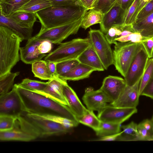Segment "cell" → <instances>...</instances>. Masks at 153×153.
<instances>
[{"label": "cell", "mask_w": 153, "mask_h": 153, "mask_svg": "<svg viewBox=\"0 0 153 153\" xmlns=\"http://www.w3.org/2000/svg\"><path fill=\"white\" fill-rule=\"evenodd\" d=\"M3 0H0V1H3Z\"/></svg>", "instance_id": "obj_54"}, {"label": "cell", "mask_w": 153, "mask_h": 153, "mask_svg": "<svg viewBox=\"0 0 153 153\" xmlns=\"http://www.w3.org/2000/svg\"><path fill=\"white\" fill-rule=\"evenodd\" d=\"M140 95L149 97L153 99V77L145 86Z\"/></svg>", "instance_id": "obj_46"}, {"label": "cell", "mask_w": 153, "mask_h": 153, "mask_svg": "<svg viewBox=\"0 0 153 153\" xmlns=\"http://www.w3.org/2000/svg\"><path fill=\"white\" fill-rule=\"evenodd\" d=\"M139 1V0H135L126 11L124 25H129L130 19L137 7Z\"/></svg>", "instance_id": "obj_44"}, {"label": "cell", "mask_w": 153, "mask_h": 153, "mask_svg": "<svg viewBox=\"0 0 153 153\" xmlns=\"http://www.w3.org/2000/svg\"><path fill=\"white\" fill-rule=\"evenodd\" d=\"M97 0H78L84 7L88 9L92 8V7Z\"/></svg>", "instance_id": "obj_52"}, {"label": "cell", "mask_w": 153, "mask_h": 153, "mask_svg": "<svg viewBox=\"0 0 153 153\" xmlns=\"http://www.w3.org/2000/svg\"><path fill=\"white\" fill-rule=\"evenodd\" d=\"M77 119L79 123L90 127L95 131L99 128L101 122L94 111L88 109L83 115L77 118Z\"/></svg>", "instance_id": "obj_31"}, {"label": "cell", "mask_w": 153, "mask_h": 153, "mask_svg": "<svg viewBox=\"0 0 153 153\" xmlns=\"http://www.w3.org/2000/svg\"><path fill=\"white\" fill-rule=\"evenodd\" d=\"M83 16L74 22L61 26L47 29L41 28L34 36L40 40H47L53 44H59L70 36L78 32L81 27Z\"/></svg>", "instance_id": "obj_6"}, {"label": "cell", "mask_w": 153, "mask_h": 153, "mask_svg": "<svg viewBox=\"0 0 153 153\" xmlns=\"http://www.w3.org/2000/svg\"><path fill=\"white\" fill-rule=\"evenodd\" d=\"M153 13V0L148 2L137 15L134 22H137Z\"/></svg>", "instance_id": "obj_42"}, {"label": "cell", "mask_w": 153, "mask_h": 153, "mask_svg": "<svg viewBox=\"0 0 153 153\" xmlns=\"http://www.w3.org/2000/svg\"><path fill=\"white\" fill-rule=\"evenodd\" d=\"M40 116L61 124L70 129L77 126L79 123L77 122L59 116L45 115Z\"/></svg>", "instance_id": "obj_37"}, {"label": "cell", "mask_w": 153, "mask_h": 153, "mask_svg": "<svg viewBox=\"0 0 153 153\" xmlns=\"http://www.w3.org/2000/svg\"><path fill=\"white\" fill-rule=\"evenodd\" d=\"M7 16L12 19L21 27L33 30L37 18L35 13L29 12H15Z\"/></svg>", "instance_id": "obj_23"}, {"label": "cell", "mask_w": 153, "mask_h": 153, "mask_svg": "<svg viewBox=\"0 0 153 153\" xmlns=\"http://www.w3.org/2000/svg\"><path fill=\"white\" fill-rule=\"evenodd\" d=\"M139 43L118 42L115 44L113 51V64L116 70L124 77L136 54Z\"/></svg>", "instance_id": "obj_7"}, {"label": "cell", "mask_w": 153, "mask_h": 153, "mask_svg": "<svg viewBox=\"0 0 153 153\" xmlns=\"http://www.w3.org/2000/svg\"><path fill=\"white\" fill-rule=\"evenodd\" d=\"M126 86L124 79L109 75L104 79L100 88L107 96L109 102L111 103L118 99Z\"/></svg>", "instance_id": "obj_13"}, {"label": "cell", "mask_w": 153, "mask_h": 153, "mask_svg": "<svg viewBox=\"0 0 153 153\" xmlns=\"http://www.w3.org/2000/svg\"><path fill=\"white\" fill-rule=\"evenodd\" d=\"M39 137L36 128L22 114L17 117L11 129L0 131L1 141H29Z\"/></svg>", "instance_id": "obj_5"}, {"label": "cell", "mask_w": 153, "mask_h": 153, "mask_svg": "<svg viewBox=\"0 0 153 153\" xmlns=\"http://www.w3.org/2000/svg\"><path fill=\"white\" fill-rule=\"evenodd\" d=\"M57 63V62H47L48 68L53 76L55 75L57 76L56 74Z\"/></svg>", "instance_id": "obj_51"}, {"label": "cell", "mask_w": 153, "mask_h": 153, "mask_svg": "<svg viewBox=\"0 0 153 153\" xmlns=\"http://www.w3.org/2000/svg\"><path fill=\"white\" fill-rule=\"evenodd\" d=\"M67 83V81L62 79L58 76H53L48 80L47 86L43 90L34 92L68 106L63 93V85Z\"/></svg>", "instance_id": "obj_14"}, {"label": "cell", "mask_w": 153, "mask_h": 153, "mask_svg": "<svg viewBox=\"0 0 153 153\" xmlns=\"http://www.w3.org/2000/svg\"><path fill=\"white\" fill-rule=\"evenodd\" d=\"M126 12L116 2L110 10L104 14L102 21L100 24V30L106 34L112 26L124 25Z\"/></svg>", "instance_id": "obj_17"}, {"label": "cell", "mask_w": 153, "mask_h": 153, "mask_svg": "<svg viewBox=\"0 0 153 153\" xmlns=\"http://www.w3.org/2000/svg\"><path fill=\"white\" fill-rule=\"evenodd\" d=\"M48 84V82H44L38 80L25 78L17 85L24 89L33 91H41L43 90Z\"/></svg>", "instance_id": "obj_34"}, {"label": "cell", "mask_w": 153, "mask_h": 153, "mask_svg": "<svg viewBox=\"0 0 153 153\" xmlns=\"http://www.w3.org/2000/svg\"><path fill=\"white\" fill-rule=\"evenodd\" d=\"M140 141L153 140V120L145 119L137 125Z\"/></svg>", "instance_id": "obj_28"}, {"label": "cell", "mask_w": 153, "mask_h": 153, "mask_svg": "<svg viewBox=\"0 0 153 153\" xmlns=\"http://www.w3.org/2000/svg\"><path fill=\"white\" fill-rule=\"evenodd\" d=\"M141 43L143 45L149 58H153V36Z\"/></svg>", "instance_id": "obj_45"}, {"label": "cell", "mask_w": 153, "mask_h": 153, "mask_svg": "<svg viewBox=\"0 0 153 153\" xmlns=\"http://www.w3.org/2000/svg\"><path fill=\"white\" fill-rule=\"evenodd\" d=\"M91 45L89 38H77L62 42L45 58L47 62H58L62 61L77 59Z\"/></svg>", "instance_id": "obj_4"}, {"label": "cell", "mask_w": 153, "mask_h": 153, "mask_svg": "<svg viewBox=\"0 0 153 153\" xmlns=\"http://www.w3.org/2000/svg\"><path fill=\"white\" fill-rule=\"evenodd\" d=\"M77 59L80 63L90 67L96 71H103L105 70L100 59L91 45Z\"/></svg>", "instance_id": "obj_20"}, {"label": "cell", "mask_w": 153, "mask_h": 153, "mask_svg": "<svg viewBox=\"0 0 153 153\" xmlns=\"http://www.w3.org/2000/svg\"><path fill=\"white\" fill-rule=\"evenodd\" d=\"M104 14L100 11L94 8L88 10L84 15L81 27L86 29L90 26L102 22Z\"/></svg>", "instance_id": "obj_26"}, {"label": "cell", "mask_w": 153, "mask_h": 153, "mask_svg": "<svg viewBox=\"0 0 153 153\" xmlns=\"http://www.w3.org/2000/svg\"><path fill=\"white\" fill-rule=\"evenodd\" d=\"M0 26L8 28L12 30L22 40H28L32 37L33 29L23 28L17 24L9 17L0 12Z\"/></svg>", "instance_id": "obj_22"}, {"label": "cell", "mask_w": 153, "mask_h": 153, "mask_svg": "<svg viewBox=\"0 0 153 153\" xmlns=\"http://www.w3.org/2000/svg\"><path fill=\"white\" fill-rule=\"evenodd\" d=\"M22 41L10 29L0 26V76L10 72L19 62Z\"/></svg>", "instance_id": "obj_3"}, {"label": "cell", "mask_w": 153, "mask_h": 153, "mask_svg": "<svg viewBox=\"0 0 153 153\" xmlns=\"http://www.w3.org/2000/svg\"><path fill=\"white\" fill-rule=\"evenodd\" d=\"M32 71L35 77L44 80H49L53 75L50 72L47 65V62L40 60L32 64Z\"/></svg>", "instance_id": "obj_29"}, {"label": "cell", "mask_w": 153, "mask_h": 153, "mask_svg": "<svg viewBox=\"0 0 153 153\" xmlns=\"http://www.w3.org/2000/svg\"><path fill=\"white\" fill-rule=\"evenodd\" d=\"M150 0H149L148 2H149V1H150Z\"/></svg>", "instance_id": "obj_55"}, {"label": "cell", "mask_w": 153, "mask_h": 153, "mask_svg": "<svg viewBox=\"0 0 153 153\" xmlns=\"http://www.w3.org/2000/svg\"><path fill=\"white\" fill-rule=\"evenodd\" d=\"M149 0H139L137 7L130 19L129 25H132L134 22L137 15L146 4Z\"/></svg>", "instance_id": "obj_47"}, {"label": "cell", "mask_w": 153, "mask_h": 153, "mask_svg": "<svg viewBox=\"0 0 153 153\" xmlns=\"http://www.w3.org/2000/svg\"><path fill=\"white\" fill-rule=\"evenodd\" d=\"M23 115L36 128L39 137L60 135L71 130L61 124L37 115L25 112Z\"/></svg>", "instance_id": "obj_9"}, {"label": "cell", "mask_w": 153, "mask_h": 153, "mask_svg": "<svg viewBox=\"0 0 153 153\" xmlns=\"http://www.w3.org/2000/svg\"><path fill=\"white\" fill-rule=\"evenodd\" d=\"M152 120H153V116L152 117Z\"/></svg>", "instance_id": "obj_53"}, {"label": "cell", "mask_w": 153, "mask_h": 153, "mask_svg": "<svg viewBox=\"0 0 153 153\" xmlns=\"http://www.w3.org/2000/svg\"><path fill=\"white\" fill-rule=\"evenodd\" d=\"M134 1L135 0H117L116 3L127 11Z\"/></svg>", "instance_id": "obj_49"}, {"label": "cell", "mask_w": 153, "mask_h": 153, "mask_svg": "<svg viewBox=\"0 0 153 153\" xmlns=\"http://www.w3.org/2000/svg\"><path fill=\"white\" fill-rule=\"evenodd\" d=\"M25 113L22 101L14 85L11 91L0 96V115L16 117Z\"/></svg>", "instance_id": "obj_11"}, {"label": "cell", "mask_w": 153, "mask_h": 153, "mask_svg": "<svg viewBox=\"0 0 153 153\" xmlns=\"http://www.w3.org/2000/svg\"><path fill=\"white\" fill-rule=\"evenodd\" d=\"M19 73L10 72L0 76V96L9 92L13 86L15 78Z\"/></svg>", "instance_id": "obj_32"}, {"label": "cell", "mask_w": 153, "mask_h": 153, "mask_svg": "<svg viewBox=\"0 0 153 153\" xmlns=\"http://www.w3.org/2000/svg\"><path fill=\"white\" fill-rule=\"evenodd\" d=\"M149 59L143 45L139 43L136 54L124 77L127 85H133L141 79Z\"/></svg>", "instance_id": "obj_10"}, {"label": "cell", "mask_w": 153, "mask_h": 153, "mask_svg": "<svg viewBox=\"0 0 153 153\" xmlns=\"http://www.w3.org/2000/svg\"><path fill=\"white\" fill-rule=\"evenodd\" d=\"M51 6L52 4L49 0H30L15 12L36 13Z\"/></svg>", "instance_id": "obj_27"}, {"label": "cell", "mask_w": 153, "mask_h": 153, "mask_svg": "<svg viewBox=\"0 0 153 153\" xmlns=\"http://www.w3.org/2000/svg\"><path fill=\"white\" fill-rule=\"evenodd\" d=\"M16 117L8 115H0V131H7L12 128Z\"/></svg>", "instance_id": "obj_41"}, {"label": "cell", "mask_w": 153, "mask_h": 153, "mask_svg": "<svg viewBox=\"0 0 153 153\" xmlns=\"http://www.w3.org/2000/svg\"><path fill=\"white\" fill-rule=\"evenodd\" d=\"M137 111L136 108H120L107 104L98 112L97 117L101 121L121 125Z\"/></svg>", "instance_id": "obj_12"}, {"label": "cell", "mask_w": 153, "mask_h": 153, "mask_svg": "<svg viewBox=\"0 0 153 153\" xmlns=\"http://www.w3.org/2000/svg\"><path fill=\"white\" fill-rule=\"evenodd\" d=\"M137 126V125L133 122L121 126L123 130L117 137L116 141H140Z\"/></svg>", "instance_id": "obj_25"}, {"label": "cell", "mask_w": 153, "mask_h": 153, "mask_svg": "<svg viewBox=\"0 0 153 153\" xmlns=\"http://www.w3.org/2000/svg\"><path fill=\"white\" fill-rule=\"evenodd\" d=\"M121 132L116 134L99 137V138L93 140L98 141H116L117 137L120 134Z\"/></svg>", "instance_id": "obj_50"}, {"label": "cell", "mask_w": 153, "mask_h": 153, "mask_svg": "<svg viewBox=\"0 0 153 153\" xmlns=\"http://www.w3.org/2000/svg\"><path fill=\"white\" fill-rule=\"evenodd\" d=\"M14 85L21 98L25 113L39 116H59L78 122L68 106L38 93L20 87L16 84Z\"/></svg>", "instance_id": "obj_1"}, {"label": "cell", "mask_w": 153, "mask_h": 153, "mask_svg": "<svg viewBox=\"0 0 153 153\" xmlns=\"http://www.w3.org/2000/svg\"><path fill=\"white\" fill-rule=\"evenodd\" d=\"M52 44L47 40H42L37 48L39 52L42 54L50 53L52 48Z\"/></svg>", "instance_id": "obj_43"}, {"label": "cell", "mask_w": 153, "mask_h": 153, "mask_svg": "<svg viewBox=\"0 0 153 153\" xmlns=\"http://www.w3.org/2000/svg\"><path fill=\"white\" fill-rule=\"evenodd\" d=\"M63 93L71 111L77 118L83 115L88 109L82 104L75 92L67 83L63 85Z\"/></svg>", "instance_id": "obj_19"}, {"label": "cell", "mask_w": 153, "mask_h": 153, "mask_svg": "<svg viewBox=\"0 0 153 153\" xmlns=\"http://www.w3.org/2000/svg\"><path fill=\"white\" fill-rule=\"evenodd\" d=\"M140 80L133 85H127L118 99L110 104L120 108H136L138 104L140 96L139 91Z\"/></svg>", "instance_id": "obj_16"}, {"label": "cell", "mask_w": 153, "mask_h": 153, "mask_svg": "<svg viewBox=\"0 0 153 153\" xmlns=\"http://www.w3.org/2000/svg\"><path fill=\"white\" fill-rule=\"evenodd\" d=\"M42 41L33 36L27 40L24 47H20V58L24 63L32 64L35 62L41 60L47 55L40 53L38 50V47Z\"/></svg>", "instance_id": "obj_18"}, {"label": "cell", "mask_w": 153, "mask_h": 153, "mask_svg": "<svg viewBox=\"0 0 153 153\" xmlns=\"http://www.w3.org/2000/svg\"><path fill=\"white\" fill-rule=\"evenodd\" d=\"M52 6L60 7L72 4L79 1L78 0H49Z\"/></svg>", "instance_id": "obj_48"}, {"label": "cell", "mask_w": 153, "mask_h": 153, "mask_svg": "<svg viewBox=\"0 0 153 153\" xmlns=\"http://www.w3.org/2000/svg\"><path fill=\"white\" fill-rule=\"evenodd\" d=\"M95 71V69L80 63L69 72L59 76L66 81H78L88 78L91 74Z\"/></svg>", "instance_id": "obj_21"}, {"label": "cell", "mask_w": 153, "mask_h": 153, "mask_svg": "<svg viewBox=\"0 0 153 153\" xmlns=\"http://www.w3.org/2000/svg\"><path fill=\"white\" fill-rule=\"evenodd\" d=\"M135 32L140 33L144 37L149 38L153 36V13L138 22L132 24Z\"/></svg>", "instance_id": "obj_24"}, {"label": "cell", "mask_w": 153, "mask_h": 153, "mask_svg": "<svg viewBox=\"0 0 153 153\" xmlns=\"http://www.w3.org/2000/svg\"><path fill=\"white\" fill-rule=\"evenodd\" d=\"M80 63L77 59H68L57 62V75L59 76L69 72Z\"/></svg>", "instance_id": "obj_36"}, {"label": "cell", "mask_w": 153, "mask_h": 153, "mask_svg": "<svg viewBox=\"0 0 153 153\" xmlns=\"http://www.w3.org/2000/svg\"><path fill=\"white\" fill-rule=\"evenodd\" d=\"M89 9L78 1L63 6L49 7L36 13L41 28L47 29L76 21L83 16Z\"/></svg>", "instance_id": "obj_2"}, {"label": "cell", "mask_w": 153, "mask_h": 153, "mask_svg": "<svg viewBox=\"0 0 153 153\" xmlns=\"http://www.w3.org/2000/svg\"><path fill=\"white\" fill-rule=\"evenodd\" d=\"M82 100L87 109L98 112L109 102L107 96L100 88L94 90L91 87L85 89Z\"/></svg>", "instance_id": "obj_15"}, {"label": "cell", "mask_w": 153, "mask_h": 153, "mask_svg": "<svg viewBox=\"0 0 153 153\" xmlns=\"http://www.w3.org/2000/svg\"><path fill=\"white\" fill-rule=\"evenodd\" d=\"M117 0H97L92 8L100 11L103 14L114 5Z\"/></svg>", "instance_id": "obj_39"}, {"label": "cell", "mask_w": 153, "mask_h": 153, "mask_svg": "<svg viewBox=\"0 0 153 153\" xmlns=\"http://www.w3.org/2000/svg\"><path fill=\"white\" fill-rule=\"evenodd\" d=\"M148 38L144 37L139 33L134 32L127 36H120L117 38L116 40L122 42H130L139 43Z\"/></svg>", "instance_id": "obj_40"}, {"label": "cell", "mask_w": 153, "mask_h": 153, "mask_svg": "<svg viewBox=\"0 0 153 153\" xmlns=\"http://www.w3.org/2000/svg\"><path fill=\"white\" fill-rule=\"evenodd\" d=\"M123 25H117L112 26L105 34V37L110 45L113 44H115L117 42L116 39L120 37Z\"/></svg>", "instance_id": "obj_38"}, {"label": "cell", "mask_w": 153, "mask_h": 153, "mask_svg": "<svg viewBox=\"0 0 153 153\" xmlns=\"http://www.w3.org/2000/svg\"><path fill=\"white\" fill-rule=\"evenodd\" d=\"M153 77V58H149L141 79L139 86V94H140L145 86Z\"/></svg>", "instance_id": "obj_35"}, {"label": "cell", "mask_w": 153, "mask_h": 153, "mask_svg": "<svg viewBox=\"0 0 153 153\" xmlns=\"http://www.w3.org/2000/svg\"><path fill=\"white\" fill-rule=\"evenodd\" d=\"M88 38L91 45L100 59L105 70L113 64V54L110 44L104 33L99 30L90 29Z\"/></svg>", "instance_id": "obj_8"}, {"label": "cell", "mask_w": 153, "mask_h": 153, "mask_svg": "<svg viewBox=\"0 0 153 153\" xmlns=\"http://www.w3.org/2000/svg\"><path fill=\"white\" fill-rule=\"evenodd\" d=\"M121 125L101 121L98 129L96 131V134L99 137L116 134L121 131Z\"/></svg>", "instance_id": "obj_33"}, {"label": "cell", "mask_w": 153, "mask_h": 153, "mask_svg": "<svg viewBox=\"0 0 153 153\" xmlns=\"http://www.w3.org/2000/svg\"><path fill=\"white\" fill-rule=\"evenodd\" d=\"M30 0H4L0 1V12L7 16L15 12Z\"/></svg>", "instance_id": "obj_30"}]
</instances>
